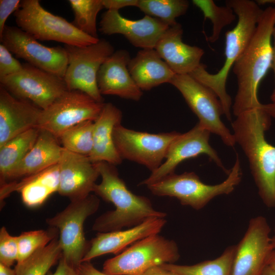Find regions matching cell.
Segmentation results:
<instances>
[{
    "mask_svg": "<svg viewBox=\"0 0 275 275\" xmlns=\"http://www.w3.org/2000/svg\"><path fill=\"white\" fill-rule=\"evenodd\" d=\"M271 117L261 107L246 111L232 123L233 134L248 159L258 194L268 208L275 207V146L265 139Z\"/></svg>",
    "mask_w": 275,
    "mask_h": 275,
    "instance_id": "cell-1",
    "label": "cell"
},
{
    "mask_svg": "<svg viewBox=\"0 0 275 275\" xmlns=\"http://www.w3.org/2000/svg\"><path fill=\"white\" fill-rule=\"evenodd\" d=\"M275 27V8L263 10L249 44L232 67L237 81V91L232 105L236 117L260 107L258 98L259 85L271 68L272 34Z\"/></svg>",
    "mask_w": 275,
    "mask_h": 275,
    "instance_id": "cell-2",
    "label": "cell"
},
{
    "mask_svg": "<svg viewBox=\"0 0 275 275\" xmlns=\"http://www.w3.org/2000/svg\"><path fill=\"white\" fill-rule=\"evenodd\" d=\"M101 177L93 191L98 197L114 204L115 209L97 217L92 230L98 232L120 230L136 226L154 217L165 218L167 214L155 210L147 197L136 195L120 178L116 166L105 161L94 163Z\"/></svg>",
    "mask_w": 275,
    "mask_h": 275,
    "instance_id": "cell-3",
    "label": "cell"
},
{
    "mask_svg": "<svg viewBox=\"0 0 275 275\" xmlns=\"http://www.w3.org/2000/svg\"><path fill=\"white\" fill-rule=\"evenodd\" d=\"M226 5L231 7L237 17L235 27L225 34V61L216 73L208 72L203 64L189 75L212 90L220 100L224 115L231 121L232 99L226 90L229 72L251 41L263 10L257 3L250 0H228Z\"/></svg>",
    "mask_w": 275,
    "mask_h": 275,
    "instance_id": "cell-4",
    "label": "cell"
},
{
    "mask_svg": "<svg viewBox=\"0 0 275 275\" xmlns=\"http://www.w3.org/2000/svg\"><path fill=\"white\" fill-rule=\"evenodd\" d=\"M242 172L238 154L228 177L222 182L209 185L203 182L194 172L175 173L147 186L158 196H169L177 199L183 205L196 210L203 208L215 197L229 195L240 183Z\"/></svg>",
    "mask_w": 275,
    "mask_h": 275,
    "instance_id": "cell-5",
    "label": "cell"
},
{
    "mask_svg": "<svg viewBox=\"0 0 275 275\" xmlns=\"http://www.w3.org/2000/svg\"><path fill=\"white\" fill-rule=\"evenodd\" d=\"M14 15L17 26L36 40L85 46L99 39L81 32L71 22L49 12L38 0L21 1L20 7Z\"/></svg>",
    "mask_w": 275,
    "mask_h": 275,
    "instance_id": "cell-6",
    "label": "cell"
},
{
    "mask_svg": "<svg viewBox=\"0 0 275 275\" xmlns=\"http://www.w3.org/2000/svg\"><path fill=\"white\" fill-rule=\"evenodd\" d=\"M180 257L174 240L155 234L135 242L106 260L103 272L110 275H141L152 267L173 264Z\"/></svg>",
    "mask_w": 275,
    "mask_h": 275,
    "instance_id": "cell-7",
    "label": "cell"
},
{
    "mask_svg": "<svg viewBox=\"0 0 275 275\" xmlns=\"http://www.w3.org/2000/svg\"><path fill=\"white\" fill-rule=\"evenodd\" d=\"M99 205V197L90 194L84 198L71 201L63 210L46 219L48 225L58 230L62 257L76 269L82 262L90 246V241L85 236L84 223L97 211Z\"/></svg>",
    "mask_w": 275,
    "mask_h": 275,
    "instance_id": "cell-8",
    "label": "cell"
},
{
    "mask_svg": "<svg viewBox=\"0 0 275 275\" xmlns=\"http://www.w3.org/2000/svg\"><path fill=\"white\" fill-rule=\"evenodd\" d=\"M68 66L64 80L68 90H79L95 100L104 102L97 85V74L104 61L115 51L104 39L95 43L78 46L65 45Z\"/></svg>",
    "mask_w": 275,
    "mask_h": 275,
    "instance_id": "cell-9",
    "label": "cell"
},
{
    "mask_svg": "<svg viewBox=\"0 0 275 275\" xmlns=\"http://www.w3.org/2000/svg\"><path fill=\"white\" fill-rule=\"evenodd\" d=\"M170 84L182 94L200 125L219 136L226 146H234L233 133L221 119L224 115L222 104L212 90L189 74H175Z\"/></svg>",
    "mask_w": 275,
    "mask_h": 275,
    "instance_id": "cell-10",
    "label": "cell"
},
{
    "mask_svg": "<svg viewBox=\"0 0 275 275\" xmlns=\"http://www.w3.org/2000/svg\"><path fill=\"white\" fill-rule=\"evenodd\" d=\"M104 103L79 90H67L48 107L41 110L37 128L49 132L59 140L69 128L84 121L96 120Z\"/></svg>",
    "mask_w": 275,
    "mask_h": 275,
    "instance_id": "cell-11",
    "label": "cell"
},
{
    "mask_svg": "<svg viewBox=\"0 0 275 275\" xmlns=\"http://www.w3.org/2000/svg\"><path fill=\"white\" fill-rule=\"evenodd\" d=\"M179 134L176 131L150 133L120 124L114 129L113 139L122 159L143 165L152 172L163 163L170 144Z\"/></svg>",
    "mask_w": 275,
    "mask_h": 275,
    "instance_id": "cell-12",
    "label": "cell"
},
{
    "mask_svg": "<svg viewBox=\"0 0 275 275\" xmlns=\"http://www.w3.org/2000/svg\"><path fill=\"white\" fill-rule=\"evenodd\" d=\"M0 82L14 96L31 101L42 110L68 90L63 78L27 63L20 72L0 78Z\"/></svg>",
    "mask_w": 275,
    "mask_h": 275,
    "instance_id": "cell-13",
    "label": "cell"
},
{
    "mask_svg": "<svg viewBox=\"0 0 275 275\" xmlns=\"http://www.w3.org/2000/svg\"><path fill=\"white\" fill-rule=\"evenodd\" d=\"M0 40L1 43L17 58L64 78L68 66V57L64 47L44 46L18 26L7 25L0 36Z\"/></svg>",
    "mask_w": 275,
    "mask_h": 275,
    "instance_id": "cell-14",
    "label": "cell"
},
{
    "mask_svg": "<svg viewBox=\"0 0 275 275\" xmlns=\"http://www.w3.org/2000/svg\"><path fill=\"white\" fill-rule=\"evenodd\" d=\"M211 132L198 123L184 133H180L172 142L166 160L139 185L148 186L156 183L168 175L174 173L178 165L183 161L205 154L226 174L228 170L217 152L209 144Z\"/></svg>",
    "mask_w": 275,
    "mask_h": 275,
    "instance_id": "cell-15",
    "label": "cell"
},
{
    "mask_svg": "<svg viewBox=\"0 0 275 275\" xmlns=\"http://www.w3.org/2000/svg\"><path fill=\"white\" fill-rule=\"evenodd\" d=\"M270 232L269 225L263 216L250 219L243 237L236 245L232 275L260 274L272 250Z\"/></svg>",
    "mask_w": 275,
    "mask_h": 275,
    "instance_id": "cell-16",
    "label": "cell"
},
{
    "mask_svg": "<svg viewBox=\"0 0 275 275\" xmlns=\"http://www.w3.org/2000/svg\"><path fill=\"white\" fill-rule=\"evenodd\" d=\"M169 27L155 17L146 15L139 20H130L115 10L105 11L99 23V31L102 34H121L132 45L142 49H154L160 37Z\"/></svg>",
    "mask_w": 275,
    "mask_h": 275,
    "instance_id": "cell-17",
    "label": "cell"
},
{
    "mask_svg": "<svg viewBox=\"0 0 275 275\" xmlns=\"http://www.w3.org/2000/svg\"><path fill=\"white\" fill-rule=\"evenodd\" d=\"M58 193L70 201L84 198L93 191L100 176L94 163L87 156L64 149L59 162Z\"/></svg>",
    "mask_w": 275,
    "mask_h": 275,
    "instance_id": "cell-18",
    "label": "cell"
},
{
    "mask_svg": "<svg viewBox=\"0 0 275 275\" xmlns=\"http://www.w3.org/2000/svg\"><path fill=\"white\" fill-rule=\"evenodd\" d=\"M166 223L164 218L154 217L124 231L98 232L90 241L89 248L82 262H90L106 254H118L129 245L147 237L158 234Z\"/></svg>",
    "mask_w": 275,
    "mask_h": 275,
    "instance_id": "cell-19",
    "label": "cell"
},
{
    "mask_svg": "<svg viewBox=\"0 0 275 275\" xmlns=\"http://www.w3.org/2000/svg\"><path fill=\"white\" fill-rule=\"evenodd\" d=\"M131 59L124 49L115 51L102 64L97 74V85L101 95H111L139 101L142 90L131 77L128 65Z\"/></svg>",
    "mask_w": 275,
    "mask_h": 275,
    "instance_id": "cell-20",
    "label": "cell"
},
{
    "mask_svg": "<svg viewBox=\"0 0 275 275\" xmlns=\"http://www.w3.org/2000/svg\"><path fill=\"white\" fill-rule=\"evenodd\" d=\"M41 109L17 98L0 85V147L9 140L37 128Z\"/></svg>",
    "mask_w": 275,
    "mask_h": 275,
    "instance_id": "cell-21",
    "label": "cell"
},
{
    "mask_svg": "<svg viewBox=\"0 0 275 275\" xmlns=\"http://www.w3.org/2000/svg\"><path fill=\"white\" fill-rule=\"evenodd\" d=\"M183 29L177 23L161 35L154 49L175 74H189L201 64L204 50L182 41Z\"/></svg>",
    "mask_w": 275,
    "mask_h": 275,
    "instance_id": "cell-22",
    "label": "cell"
},
{
    "mask_svg": "<svg viewBox=\"0 0 275 275\" xmlns=\"http://www.w3.org/2000/svg\"><path fill=\"white\" fill-rule=\"evenodd\" d=\"M60 186L59 163L46 170L1 185V202L13 191L21 194L23 203L28 207L42 204L52 194L58 192Z\"/></svg>",
    "mask_w": 275,
    "mask_h": 275,
    "instance_id": "cell-23",
    "label": "cell"
},
{
    "mask_svg": "<svg viewBox=\"0 0 275 275\" xmlns=\"http://www.w3.org/2000/svg\"><path fill=\"white\" fill-rule=\"evenodd\" d=\"M122 113L112 103H105L98 117L94 121L93 144L89 157L93 163L105 161L117 166L123 159L115 147L113 132L121 124Z\"/></svg>",
    "mask_w": 275,
    "mask_h": 275,
    "instance_id": "cell-24",
    "label": "cell"
},
{
    "mask_svg": "<svg viewBox=\"0 0 275 275\" xmlns=\"http://www.w3.org/2000/svg\"><path fill=\"white\" fill-rule=\"evenodd\" d=\"M58 140L49 132L39 129L33 147L12 171L8 180L34 175L58 163L64 149Z\"/></svg>",
    "mask_w": 275,
    "mask_h": 275,
    "instance_id": "cell-25",
    "label": "cell"
},
{
    "mask_svg": "<svg viewBox=\"0 0 275 275\" xmlns=\"http://www.w3.org/2000/svg\"><path fill=\"white\" fill-rule=\"evenodd\" d=\"M129 72L141 90L170 83L175 74L155 49H142L128 65Z\"/></svg>",
    "mask_w": 275,
    "mask_h": 275,
    "instance_id": "cell-26",
    "label": "cell"
},
{
    "mask_svg": "<svg viewBox=\"0 0 275 275\" xmlns=\"http://www.w3.org/2000/svg\"><path fill=\"white\" fill-rule=\"evenodd\" d=\"M39 129H30L14 137L0 147V184L7 181L10 174L35 144Z\"/></svg>",
    "mask_w": 275,
    "mask_h": 275,
    "instance_id": "cell-27",
    "label": "cell"
},
{
    "mask_svg": "<svg viewBox=\"0 0 275 275\" xmlns=\"http://www.w3.org/2000/svg\"><path fill=\"white\" fill-rule=\"evenodd\" d=\"M236 245L227 248L217 258L191 265L164 264L161 266L178 275H232Z\"/></svg>",
    "mask_w": 275,
    "mask_h": 275,
    "instance_id": "cell-28",
    "label": "cell"
},
{
    "mask_svg": "<svg viewBox=\"0 0 275 275\" xmlns=\"http://www.w3.org/2000/svg\"><path fill=\"white\" fill-rule=\"evenodd\" d=\"M58 236L20 263L15 270L17 275H46L49 269L62 256Z\"/></svg>",
    "mask_w": 275,
    "mask_h": 275,
    "instance_id": "cell-29",
    "label": "cell"
},
{
    "mask_svg": "<svg viewBox=\"0 0 275 275\" xmlns=\"http://www.w3.org/2000/svg\"><path fill=\"white\" fill-rule=\"evenodd\" d=\"M188 7L185 0H139L137 6L146 15L154 16L169 26L178 23L176 18L185 14Z\"/></svg>",
    "mask_w": 275,
    "mask_h": 275,
    "instance_id": "cell-30",
    "label": "cell"
},
{
    "mask_svg": "<svg viewBox=\"0 0 275 275\" xmlns=\"http://www.w3.org/2000/svg\"><path fill=\"white\" fill-rule=\"evenodd\" d=\"M74 13L71 22L81 32L98 38L96 19L99 12L104 8L102 0H69Z\"/></svg>",
    "mask_w": 275,
    "mask_h": 275,
    "instance_id": "cell-31",
    "label": "cell"
},
{
    "mask_svg": "<svg viewBox=\"0 0 275 275\" xmlns=\"http://www.w3.org/2000/svg\"><path fill=\"white\" fill-rule=\"evenodd\" d=\"M93 127L94 121H86L67 129L59 138L62 147L89 157L93 149Z\"/></svg>",
    "mask_w": 275,
    "mask_h": 275,
    "instance_id": "cell-32",
    "label": "cell"
},
{
    "mask_svg": "<svg viewBox=\"0 0 275 275\" xmlns=\"http://www.w3.org/2000/svg\"><path fill=\"white\" fill-rule=\"evenodd\" d=\"M193 3L202 12L205 19L210 20L212 32L208 38L211 43L219 38L223 29L235 20L236 15L233 9L226 5L217 6L213 0H193Z\"/></svg>",
    "mask_w": 275,
    "mask_h": 275,
    "instance_id": "cell-33",
    "label": "cell"
},
{
    "mask_svg": "<svg viewBox=\"0 0 275 275\" xmlns=\"http://www.w3.org/2000/svg\"><path fill=\"white\" fill-rule=\"evenodd\" d=\"M58 230H38L22 232L17 236L19 254L17 263H20L38 250L44 248L58 236Z\"/></svg>",
    "mask_w": 275,
    "mask_h": 275,
    "instance_id": "cell-34",
    "label": "cell"
},
{
    "mask_svg": "<svg viewBox=\"0 0 275 275\" xmlns=\"http://www.w3.org/2000/svg\"><path fill=\"white\" fill-rule=\"evenodd\" d=\"M19 250L17 236L11 235L6 228L0 230V263L11 267L18 258Z\"/></svg>",
    "mask_w": 275,
    "mask_h": 275,
    "instance_id": "cell-35",
    "label": "cell"
},
{
    "mask_svg": "<svg viewBox=\"0 0 275 275\" xmlns=\"http://www.w3.org/2000/svg\"><path fill=\"white\" fill-rule=\"evenodd\" d=\"M23 64L14 58L12 53L2 43L0 44V78L20 72Z\"/></svg>",
    "mask_w": 275,
    "mask_h": 275,
    "instance_id": "cell-36",
    "label": "cell"
},
{
    "mask_svg": "<svg viewBox=\"0 0 275 275\" xmlns=\"http://www.w3.org/2000/svg\"><path fill=\"white\" fill-rule=\"evenodd\" d=\"M20 3L19 0L0 1V36L5 28L8 17L19 8Z\"/></svg>",
    "mask_w": 275,
    "mask_h": 275,
    "instance_id": "cell-37",
    "label": "cell"
},
{
    "mask_svg": "<svg viewBox=\"0 0 275 275\" xmlns=\"http://www.w3.org/2000/svg\"><path fill=\"white\" fill-rule=\"evenodd\" d=\"M139 0H102L104 8L119 11L126 7H137Z\"/></svg>",
    "mask_w": 275,
    "mask_h": 275,
    "instance_id": "cell-38",
    "label": "cell"
},
{
    "mask_svg": "<svg viewBox=\"0 0 275 275\" xmlns=\"http://www.w3.org/2000/svg\"><path fill=\"white\" fill-rule=\"evenodd\" d=\"M48 275H79L77 269L70 265L65 259L61 256L59 263L55 271Z\"/></svg>",
    "mask_w": 275,
    "mask_h": 275,
    "instance_id": "cell-39",
    "label": "cell"
},
{
    "mask_svg": "<svg viewBox=\"0 0 275 275\" xmlns=\"http://www.w3.org/2000/svg\"><path fill=\"white\" fill-rule=\"evenodd\" d=\"M79 275H110L96 269L90 262H84L76 268Z\"/></svg>",
    "mask_w": 275,
    "mask_h": 275,
    "instance_id": "cell-40",
    "label": "cell"
},
{
    "mask_svg": "<svg viewBox=\"0 0 275 275\" xmlns=\"http://www.w3.org/2000/svg\"><path fill=\"white\" fill-rule=\"evenodd\" d=\"M141 275H178L161 265L152 267Z\"/></svg>",
    "mask_w": 275,
    "mask_h": 275,
    "instance_id": "cell-41",
    "label": "cell"
},
{
    "mask_svg": "<svg viewBox=\"0 0 275 275\" xmlns=\"http://www.w3.org/2000/svg\"><path fill=\"white\" fill-rule=\"evenodd\" d=\"M271 102L262 104V108L266 112L271 118L275 119V97L271 98Z\"/></svg>",
    "mask_w": 275,
    "mask_h": 275,
    "instance_id": "cell-42",
    "label": "cell"
},
{
    "mask_svg": "<svg viewBox=\"0 0 275 275\" xmlns=\"http://www.w3.org/2000/svg\"><path fill=\"white\" fill-rule=\"evenodd\" d=\"M273 38V43H272V64H271V68L273 70L274 77V84H275V27L273 30L272 34ZM275 97V86L274 88L272 91V93L270 96V98Z\"/></svg>",
    "mask_w": 275,
    "mask_h": 275,
    "instance_id": "cell-43",
    "label": "cell"
},
{
    "mask_svg": "<svg viewBox=\"0 0 275 275\" xmlns=\"http://www.w3.org/2000/svg\"><path fill=\"white\" fill-rule=\"evenodd\" d=\"M0 275H17L15 269L0 263Z\"/></svg>",
    "mask_w": 275,
    "mask_h": 275,
    "instance_id": "cell-44",
    "label": "cell"
},
{
    "mask_svg": "<svg viewBox=\"0 0 275 275\" xmlns=\"http://www.w3.org/2000/svg\"><path fill=\"white\" fill-rule=\"evenodd\" d=\"M267 265L275 271V249H272L268 255Z\"/></svg>",
    "mask_w": 275,
    "mask_h": 275,
    "instance_id": "cell-45",
    "label": "cell"
},
{
    "mask_svg": "<svg viewBox=\"0 0 275 275\" xmlns=\"http://www.w3.org/2000/svg\"><path fill=\"white\" fill-rule=\"evenodd\" d=\"M259 275H275V271L269 266L266 265Z\"/></svg>",
    "mask_w": 275,
    "mask_h": 275,
    "instance_id": "cell-46",
    "label": "cell"
},
{
    "mask_svg": "<svg viewBox=\"0 0 275 275\" xmlns=\"http://www.w3.org/2000/svg\"><path fill=\"white\" fill-rule=\"evenodd\" d=\"M256 3H257L258 5H259L260 4L264 5V4H268V3H275V1L259 0V1H256Z\"/></svg>",
    "mask_w": 275,
    "mask_h": 275,
    "instance_id": "cell-47",
    "label": "cell"
},
{
    "mask_svg": "<svg viewBox=\"0 0 275 275\" xmlns=\"http://www.w3.org/2000/svg\"><path fill=\"white\" fill-rule=\"evenodd\" d=\"M271 243L272 249H275V227L273 230V234L271 237Z\"/></svg>",
    "mask_w": 275,
    "mask_h": 275,
    "instance_id": "cell-48",
    "label": "cell"
}]
</instances>
